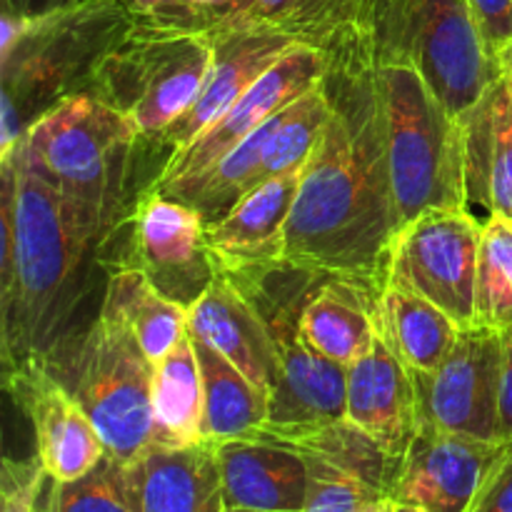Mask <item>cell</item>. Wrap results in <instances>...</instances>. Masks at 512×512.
I'll use <instances>...</instances> for the list:
<instances>
[{
	"instance_id": "5",
	"label": "cell",
	"mask_w": 512,
	"mask_h": 512,
	"mask_svg": "<svg viewBox=\"0 0 512 512\" xmlns=\"http://www.w3.org/2000/svg\"><path fill=\"white\" fill-rule=\"evenodd\" d=\"M395 228L433 208H470L460 115L403 63L378 65Z\"/></svg>"
},
{
	"instance_id": "26",
	"label": "cell",
	"mask_w": 512,
	"mask_h": 512,
	"mask_svg": "<svg viewBox=\"0 0 512 512\" xmlns=\"http://www.w3.org/2000/svg\"><path fill=\"white\" fill-rule=\"evenodd\" d=\"M298 333L315 353L350 368L375 343V300L343 283H318L303 300Z\"/></svg>"
},
{
	"instance_id": "22",
	"label": "cell",
	"mask_w": 512,
	"mask_h": 512,
	"mask_svg": "<svg viewBox=\"0 0 512 512\" xmlns=\"http://www.w3.org/2000/svg\"><path fill=\"white\" fill-rule=\"evenodd\" d=\"M135 512H228L215 448L150 445L125 463Z\"/></svg>"
},
{
	"instance_id": "20",
	"label": "cell",
	"mask_w": 512,
	"mask_h": 512,
	"mask_svg": "<svg viewBox=\"0 0 512 512\" xmlns=\"http://www.w3.org/2000/svg\"><path fill=\"white\" fill-rule=\"evenodd\" d=\"M385 0H233L203 30L260 28L318 50L375 35Z\"/></svg>"
},
{
	"instance_id": "28",
	"label": "cell",
	"mask_w": 512,
	"mask_h": 512,
	"mask_svg": "<svg viewBox=\"0 0 512 512\" xmlns=\"http://www.w3.org/2000/svg\"><path fill=\"white\" fill-rule=\"evenodd\" d=\"M203 440V373L193 335L185 333L175 348L155 363L153 375V445L190 448Z\"/></svg>"
},
{
	"instance_id": "23",
	"label": "cell",
	"mask_w": 512,
	"mask_h": 512,
	"mask_svg": "<svg viewBox=\"0 0 512 512\" xmlns=\"http://www.w3.org/2000/svg\"><path fill=\"white\" fill-rule=\"evenodd\" d=\"M468 205L512 220V80L500 78L460 115Z\"/></svg>"
},
{
	"instance_id": "19",
	"label": "cell",
	"mask_w": 512,
	"mask_h": 512,
	"mask_svg": "<svg viewBox=\"0 0 512 512\" xmlns=\"http://www.w3.org/2000/svg\"><path fill=\"white\" fill-rule=\"evenodd\" d=\"M188 333L230 360L270 398L278 373V343L265 315L238 283L215 273L188 308Z\"/></svg>"
},
{
	"instance_id": "18",
	"label": "cell",
	"mask_w": 512,
	"mask_h": 512,
	"mask_svg": "<svg viewBox=\"0 0 512 512\" xmlns=\"http://www.w3.org/2000/svg\"><path fill=\"white\" fill-rule=\"evenodd\" d=\"M345 418L398 460H403L420 433V400L413 370L380 335H375L373 348L348 368Z\"/></svg>"
},
{
	"instance_id": "29",
	"label": "cell",
	"mask_w": 512,
	"mask_h": 512,
	"mask_svg": "<svg viewBox=\"0 0 512 512\" xmlns=\"http://www.w3.org/2000/svg\"><path fill=\"white\" fill-rule=\"evenodd\" d=\"M103 308L118 315L153 363L163 360L188 333V308L160 293L135 265L118 268L105 288Z\"/></svg>"
},
{
	"instance_id": "42",
	"label": "cell",
	"mask_w": 512,
	"mask_h": 512,
	"mask_svg": "<svg viewBox=\"0 0 512 512\" xmlns=\"http://www.w3.org/2000/svg\"><path fill=\"white\" fill-rule=\"evenodd\" d=\"M495 60H498V70L503 78L512 80V35L495 50Z\"/></svg>"
},
{
	"instance_id": "8",
	"label": "cell",
	"mask_w": 512,
	"mask_h": 512,
	"mask_svg": "<svg viewBox=\"0 0 512 512\" xmlns=\"http://www.w3.org/2000/svg\"><path fill=\"white\" fill-rule=\"evenodd\" d=\"M55 370L90 415L110 458L133 463L153 445L155 363L118 315L100 305L68 368Z\"/></svg>"
},
{
	"instance_id": "43",
	"label": "cell",
	"mask_w": 512,
	"mask_h": 512,
	"mask_svg": "<svg viewBox=\"0 0 512 512\" xmlns=\"http://www.w3.org/2000/svg\"><path fill=\"white\" fill-rule=\"evenodd\" d=\"M398 510V503L393 498H378V500H370L360 512H395Z\"/></svg>"
},
{
	"instance_id": "7",
	"label": "cell",
	"mask_w": 512,
	"mask_h": 512,
	"mask_svg": "<svg viewBox=\"0 0 512 512\" xmlns=\"http://www.w3.org/2000/svg\"><path fill=\"white\" fill-rule=\"evenodd\" d=\"M375 48L383 63L418 70L455 115L473 108L503 78L468 0H385Z\"/></svg>"
},
{
	"instance_id": "2",
	"label": "cell",
	"mask_w": 512,
	"mask_h": 512,
	"mask_svg": "<svg viewBox=\"0 0 512 512\" xmlns=\"http://www.w3.org/2000/svg\"><path fill=\"white\" fill-rule=\"evenodd\" d=\"M0 358L3 375L53 360L83 298L85 260L100 248L73 208L25 165L18 145L0 155Z\"/></svg>"
},
{
	"instance_id": "40",
	"label": "cell",
	"mask_w": 512,
	"mask_h": 512,
	"mask_svg": "<svg viewBox=\"0 0 512 512\" xmlns=\"http://www.w3.org/2000/svg\"><path fill=\"white\" fill-rule=\"evenodd\" d=\"M0 3H3V13L33 15L50 8H58V5L70 3V0H0Z\"/></svg>"
},
{
	"instance_id": "15",
	"label": "cell",
	"mask_w": 512,
	"mask_h": 512,
	"mask_svg": "<svg viewBox=\"0 0 512 512\" xmlns=\"http://www.w3.org/2000/svg\"><path fill=\"white\" fill-rule=\"evenodd\" d=\"M135 268L175 303L190 305L203 295L215 268L205 248V220L190 205L145 190L135 208Z\"/></svg>"
},
{
	"instance_id": "17",
	"label": "cell",
	"mask_w": 512,
	"mask_h": 512,
	"mask_svg": "<svg viewBox=\"0 0 512 512\" xmlns=\"http://www.w3.org/2000/svg\"><path fill=\"white\" fill-rule=\"evenodd\" d=\"M215 40V60L203 90L183 118L175 120L158 145L170 153L193 143L205 128L215 123L230 105L248 93L280 58L298 45V40L283 33L260 28L208 30Z\"/></svg>"
},
{
	"instance_id": "36",
	"label": "cell",
	"mask_w": 512,
	"mask_h": 512,
	"mask_svg": "<svg viewBox=\"0 0 512 512\" xmlns=\"http://www.w3.org/2000/svg\"><path fill=\"white\" fill-rule=\"evenodd\" d=\"M123 8L128 10L133 23L148 25H168V28H195L193 0H120Z\"/></svg>"
},
{
	"instance_id": "21",
	"label": "cell",
	"mask_w": 512,
	"mask_h": 512,
	"mask_svg": "<svg viewBox=\"0 0 512 512\" xmlns=\"http://www.w3.org/2000/svg\"><path fill=\"white\" fill-rule=\"evenodd\" d=\"M228 510L303 512L308 500V463L285 445L260 438L213 445Z\"/></svg>"
},
{
	"instance_id": "35",
	"label": "cell",
	"mask_w": 512,
	"mask_h": 512,
	"mask_svg": "<svg viewBox=\"0 0 512 512\" xmlns=\"http://www.w3.org/2000/svg\"><path fill=\"white\" fill-rule=\"evenodd\" d=\"M50 483L38 455L10 458L0 465V512H40L43 485Z\"/></svg>"
},
{
	"instance_id": "34",
	"label": "cell",
	"mask_w": 512,
	"mask_h": 512,
	"mask_svg": "<svg viewBox=\"0 0 512 512\" xmlns=\"http://www.w3.org/2000/svg\"><path fill=\"white\" fill-rule=\"evenodd\" d=\"M308 473V500L303 512H360L370 500L380 498L365 483L328 465L308 463Z\"/></svg>"
},
{
	"instance_id": "3",
	"label": "cell",
	"mask_w": 512,
	"mask_h": 512,
	"mask_svg": "<svg viewBox=\"0 0 512 512\" xmlns=\"http://www.w3.org/2000/svg\"><path fill=\"white\" fill-rule=\"evenodd\" d=\"M133 28L120 0H70L33 15L0 13V155L65 98L93 90L95 70Z\"/></svg>"
},
{
	"instance_id": "6",
	"label": "cell",
	"mask_w": 512,
	"mask_h": 512,
	"mask_svg": "<svg viewBox=\"0 0 512 512\" xmlns=\"http://www.w3.org/2000/svg\"><path fill=\"white\" fill-rule=\"evenodd\" d=\"M213 60L208 30L133 23L100 60L93 93L130 115L145 140L158 143L195 103Z\"/></svg>"
},
{
	"instance_id": "32",
	"label": "cell",
	"mask_w": 512,
	"mask_h": 512,
	"mask_svg": "<svg viewBox=\"0 0 512 512\" xmlns=\"http://www.w3.org/2000/svg\"><path fill=\"white\" fill-rule=\"evenodd\" d=\"M473 325L498 333L512 325V223L500 215L483 220Z\"/></svg>"
},
{
	"instance_id": "33",
	"label": "cell",
	"mask_w": 512,
	"mask_h": 512,
	"mask_svg": "<svg viewBox=\"0 0 512 512\" xmlns=\"http://www.w3.org/2000/svg\"><path fill=\"white\" fill-rule=\"evenodd\" d=\"M40 512H135L125 465L105 455L83 478L50 483Z\"/></svg>"
},
{
	"instance_id": "27",
	"label": "cell",
	"mask_w": 512,
	"mask_h": 512,
	"mask_svg": "<svg viewBox=\"0 0 512 512\" xmlns=\"http://www.w3.org/2000/svg\"><path fill=\"white\" fill-rule=\"evenodd\" d=\"M195 340V338H193ZM203 373V440L208 445L253 438L270 418V398L230 360L195 340Z\"/></svg>"
},
{
	"instance_id": "16",
	"label": "cell",
	"mask_w": 512,
	"mask_h": 512,
	"mask_svg": "<svg viewBox=\"0 0 512 512\" xmlns=\"http://www.w3.org/2000/svg\"><path fill=\"white\" fill-rule=\"evenodd\" d=\"M300 173L263 180L225 218L205 225V248L215 273L240 283L285 268V228Z\"/></svg>"
},
{
	"instance_id": "24",
	"label": "cell",
	"mask_w": 512,
	"mask_h": 512,
	"mask_svg": "<svg viewBox=\"0 0 512 512\" xmlns=\"http://www.w3.org/2000/svg\"><path fill=\"white\" fill-rule=\"evenodd\" d=\"M253 438L285 445L303 455L308 463L328 465L368 485L380 498H390L400 460L385 453L368 433L348 418L315 425H273L265 423Z\"/></svg>"
},
{
	"instance_id": "14",
	"label": "cell",
	"mask_w": 512,
	"mask_h": 512,
	"mask_svg": "<svg viewBox=\"0 0 512 512\" xmlns=\"http://www.w3.org/2000/svg\"><path fill=\"white\" fill-rule=\"evenodd\" d=\"M510 450L508 440H480L420 428L400 460L390 498L423 512H470Z\"/></svg>"
},
{
	"instance_id": "45",
	"label": "cell",
	"mask_w": 512,
	"mask_h": 512,
	"mask_svg": "<svg viewBox=\"0 0 512 512\" xmlns=\"http://www.w3.org/2000/svg\"><path fill=\"white\" fill-rule=\"evenodd\" d=\"M228 512H255V510H228Z\"/></svg>"
},
{
	"instance_id": "46",
	"label": "cell",
	"mask_w": 512,
	"mask_h": 512,
	"mask_svg": "<svg viewBox=\"0 0 512 512\" xmlns=\"http://www.w3.org/2000/svg\"><path fill=\"white\" fill-rule=\"evenodd\" d=\"M510 223H512V220H510Z\"/></svg>"
},
{
	"instance_id": "38",
	"label": "cell",
	"mask_w": 512,
	"mask_h": 512,
	"mask_svg": "<svg viewBox=\"0 0 512 512\" xmlns=\"http://www.w3.org/2000/svg\"><path fill=\"white\" fill-rule=\"evenodd\" d=\"M470 512H512V450L490 475Z\"/></svg>"
},
{
	"instance_id": "39",
	"label": "cell",
	"mask_w": 512,
	"mask_h": 512,
	"mask_svg": "<svg viewBox=\"0 0 512 512\" xmlns=\"http://www.w3.org/2000/svg\"><path fill=\"white\" fill-rule=\"evenodd\" d=\"M500 440L512 443V325L503 330V388H500Z\"/></svg>"
},
{
	"instance_id": "31",
	"label": "cell",
	"mask_w": 512,
	"mask_h": 512,
	"mask_svg": "<svg viewBox=\"0 0 512 512\" xmlns=\"http://www.w3.org/2000/svg\"><path fill=\"white\" fill-rule=\"evenodd\" d=\"M330 115V100L323 85L280 110L263 148V180L305 168Z\"/></svg>"
},
{
	"instance_id": "1",
	"label": "cell",
	"mask_w": 512,
	"mask_h": 512,
	"mask_svg": "<svg viewBox=\"0 0 512 512\" xmlns=\"http://www.w3.org/2000/svg\"><path fill=\"white\" fill-rule=\"evenodd\" d=\"M330 115L300 173L285 268L378 300L395 233L375 35L325 50Z\"/></svg>"
},
{
	"instance_id": "12",
	"label": "cell",
	"mask_w": 512,
	"mask_h": 512,
	"mask_svg": "<svg viewBox=\"0 0 512 512\" xmlns=\"http://www.w3.org/2000/svg\"><path fill=\"white\" fill-rule=\"evenodd\" d=\"M325 58L323 50L313 45L298 43L285 58H280L253 88L235 105H230L210 128H205L193 143L175 150L168 155L163 168L158 170L148 188H160V185L175 183V180L193 178L203 173L210 165L223 160L233 148H238L243 140L258 133L270 118L288 108L293 100L313 90L323 80Z\"/></svg>"
},
{
	"instance_id": "37",
	"label": "cell",
	"mask_w": 512,
	"mask_h": 512,
	"mask_svg": "<svg viewBox=\"0 0 512 512\" xmlns=\"http://www.w3.org/2000/svg\"><path fill=\"white\" fill-rule=\"evenodd\" d=\"M480 20L490 48L495 50L512 35V0H468Z\"/></svg>"
},
{
	"instance_id": "25",
	"label": "cell",
	"mask_w": 512,
	"mask_h": 512,
	"mask_svg": "<svg viewBox=\"0 0 512 512\" xmlns=\"http://www.w3.org/2000/svg\"><path fill=\"white\" fill-rule=\"evenodd\" d=\"M375 328L413 373L440 368L463 330L443 308L393 283H385L375 300Z\"/></svg>"
},
{
	"instance_id": "44",
	"label": "cell",
	"mask_w": 512,
	"mask_h": 512,
	"mask_svg": "<svg viewBox=\"0 0 512 512\" xmlns=\"http://www.w3.org/2000/svg\"><path fill=\"white\" fill-rule=\"evenodd\" d=\"M395 512H423V510H415V508H408V505H398V510Z\"/></svg>"
},
{
	"instance_id": "13",
	"label": "cell",
	"mask_w": 512,
	"mask_h": 512,
	"mask_svg": "<svg viewBox=\"0 0 512 512\" xmlns=\"http://www.w3.org/2000/svg\"><path fill=\"white\" fill-rule=\"evenodd\" d=\"M3 385L33 425L35 455L50 483H70L98 468L105 443L53 360H30L3 375Z\"/></svg>"
},
{
	"instance_id": "9",
	"label": "cell",
	"mask_w": 512,
	"mask_h": 512,
	"mask_svg": "<svg viewBox=\"0 0 512 512\" xmlns=\"http://www.w3.org/2000/svg\"><path fill=\"white\" fill-rule=\"evenodd\" d=\"M483 220L470 208H433L395 233L385 283L423 295L460 328L475 323Z\"/></svg>"
},
{
	"instance_id": "30",
	"label": "cell",
	"mask_w": 512,
	"mask_h": 512,
	"mask_svg": "<svg viewBox=\"0 0 512 512\" xmlns=\"http://www.w3.org/2000/svg\"><path fill=\"white\" fill-rule=\"evenodd\" d=\"M278 115L270 118L258 133L243 140L238 148L230 150L223 160L210 165L203 173L145 190H153V193L168 195V198L190 205L203 215L205 225L225 218L250 190L263 183V148Z\"/></svg>"
},
{
	"instance_id": "41",
	"label": "cell",
	"mask_w": 512,
	"mask_h": 512,
	"mask_svg": "<svg viewBox=\"0 0 512 512\" xmlns=\"http://www.w3.org/2000/svg\"><path fill=\"white\" fill-rule=\"evenodd\" d=\"M230 3H233V0H193L195 13H198V20H195L198 30H203L205 23H208V20L213 18V15H218L220 10L228 8Z\"/></svg>"
},
{
	"instance_id": "10",
	"label": "cell",
	"mask_w": 512,
	"mask_h": 512,
	"mask_svg": "<svg viewBox=\"0 0 512 512\" xmlns=\"http://www.w3.org/2000/svg\"><path fill=\"white\" fill-rule=\"evenodd\" d=\"M420 400V428L480 440H500L503 333L470 325L433 373H413Z\"/></svg>"
},
{
	"instance_id": "11",
	"label": "cell",
	"mask_w": 512,
	"mask_h": 512,
	"mask_svg": "<svg viewBox=\"0 0 512 512\" xmlns=\"http://www.w3.org/2000/svg\"><path fill=\"white\" fill-rule=\"evenodd\" d=\"M238 285L265 315L278 343V373L270 388L268 423L315 425L345 418L348 368L323 358L300 338V290H293L288 298L283 288L280 295H270L263 283Z\"/></svg>"
},
{
	"instance_id": "4",
	"label": "cell",
	"mask_w": 512,
	"mask_h": 512,
	"mask_svg": "<svg viewBox=\"0 0 512 512\" xmlns=\"http://www.w3.org/2000/svg\"><path fill=\"white\" fill-rule=\"evenodd\" d=\"M138 140L143 135L130 115L85 90L40 115L18 150L25 165L73 208L85 235L100 245L123 205Z\"/></svg>"
}]
</instances>
